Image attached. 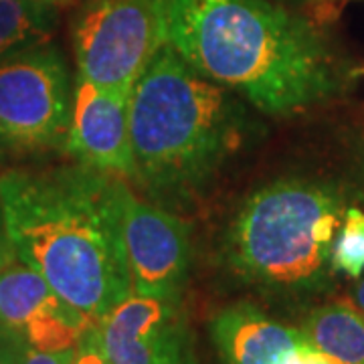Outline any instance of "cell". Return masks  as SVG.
I'll return each mask as SVG.
<instances>
[{
	"label": "cell",
	"mask_w": 364,
	"mask_h": 364,
	"mask_svg": "<svg viewBox=\"0 0 364 364\" xmlns=\"http://www.w3.org/2000/svg\"><path fill=\"white\" fill-rule=\"evenodd\" d=\"M43 2H51V4H57V2H63V0H43Z\"/></svg>",
	"instance_id": "21"
},
{
	"label": "cell",
	"mask_w": 364,
	"mask_h": 364,
	"mask_svg": "<svg viewBox=\"0 0 364 364\" xmlns=\"http://www.w3.org/2000/svg\"><path fill=\"white\" fill-rule=\"evenodd\" d=\"M97 334L112 364H182L184 348L178 299L132 291L102 318Z\"/></svg>",
	"instance_id": "8"
},
{
	"label": "cell",
	"mask_w": 364,
	"mask_h": 364,
	"mask_svg": "<svg viewBox=\"0 0 364 364\" xmlns=\"http://www.w3.org/2000/svg\"><path fill=\"white\" fill-rule=\"evenodd\" d=\"M136 178L156 193L203 182L237 148L243 109L170 45L136 81L128 102Z\"/></svg>",
	"instance_id": "3"
},
{
	"label": "cell",
	"mask_w": 364,
	"mask_h": 364,
	"mask_svg": "<svg viewBox=\"0 0 364 364\" xmlns=\"http://www.w3.org/2000/svg\"><path fill=\"white\" fill-rule=\"evenodd\" d=\"M0 207L16 257L91 324L132 291L119 182L85 166L0 176Z\"/></svg>",
	"instance_id": "1"
},
{
	"label": "cell",
	"mask_w": 364,
	"mask_h": 364,
	"mask_svg": "<svg viewBox=\"0 0 364 364\" xmlns=\"http://www.w3.org/2000/svg\"><path fill=\"white\" fill-rule=\"evenodd\" d=\"M53 6L43 0H0V59L45 45L55 26Z\"/></svg>",
	"instance_id": "13"
},
{
	"label": "cell",
	"mask_w": 364,
	"mask_h": 364,
	"mask_svg": "<svg viewBox=\"0 0 364 364\" xmlns=\"http://www.w3.org/2000/svg\"><path fill=\"white\" fill-rule=\"evenodd\" d=\"M277 364H330L318 350H314L312 346L301 340L298 346H294L291 350H287Z\"/></svg>",
	"instance_id": "16"
},
{
	"label": "cell",
	"mask_w": 364,
	"mask_h": 364,
	"mask_svg": "<svg viewBox=\"0 0 364 364\" xmlns=\"http://www.w3.org/2000/svg\"><path fill=\"white\" fill-rule=\"evenodd\" d=\"M73 364H112L102 348L97 326H91L90 330L81 336L79 344L73 350Z\"/></svg>",
	"instance_id": "15"
},
{
	"label": "cell",
	"mask_w": 364,
	"mask_h": 364,
	"mask_svg": "<svg viewBox=\"0 0 364 364\" xmlns=\"http://www.w3.org/2000/svg\"><path fill=\"white\" fill-rule=\"evenodd\" d=\"M69 308L41 273L18 257L0 275V326L23 342L37 338Z\"/></svg>",
	"instance_id": "11"
},
{
	"label": "cell",
	"mask_w": 364,
	"mask_h": 364,
	"mask_svg": "<svg viewBox=\"0 0 364 364\" xmlns=\"http://www.w3.org/2000/svg\"><path fill=\"white\" fill-rule=\"evenodd\" d=\"M350 301L354 304V306H358V308L364 312V273L358 277V279H356V284H354V287H352Z\"/></svg>",
	"instance_id": "20"
},
{
	"label": "cell",
	"mask_w": 364,
	"mask_h": 364,
	"mask_svg": "<svg viewBox=\"0 0 364 364\" xmlns=\"http://www.w3.org/2000/svg\"><path fill=\"white\" fill-rule=\"evenodd\" d=\"M342 200L326 186L277 181L243 203L227 237V259L253 286L284 294L328 284Z\"/></svg>",
	"instance_id": "4"
},
{
	"label": "cell",
	"mask_w": 364,
	"mask_h": 364,
	"mask_svg": "<svg viewBox=\"0 0 364 364\" xmlns=\"http://www.w3.org/2000/svg\"><path fill=\"white\" fill-rule=\"evenodd\" d=\"M4 332H6V330H4V328H2V326H0V336H2V334H4Z\"/></svg>",
	"instance_id": "22"
},
{
	"label": "cell",
	"mask_w": 364,
	"mask_h": 364,
	"mask_svg": "<svg viewBox=\"0 0 364 364\" xmlns=\"http://www.w3.org/2000/svg\"><path fill=\"white\" fill-rule=\"evenodd\" d=\"M182 364H191V363H182Z\"/></svg>",
	"instance_id": "23"
},
{
	"label": "cell",
	"mask_w": 364,
	"mask_h": 364,
	"mask_svg": "<svg viewBox=\"0 0 364 364\" xmlns=\"http://www.w3.org/2000/svg\"><path fill=\"white\" fill-rule=\"evenodd\" d=\"M128 102L130 95L102 90L77 77L65 150L81 166L104 174L136 176Z\"/></svg>",
	"instance_id": "9"
},
{
	"label": "cell",
	"mask_w": 364,
	"mask_h": 364,
	"mask_svg": "<svg viewBox=\"0 0 364 364\" xmlns=\"http://www.w3.org/2000/svg\"><path fill=\"white\" fill-rule=\"evenodd\" d=\"M122 239L136 294L178 299L191 267L186 225L162 208L138 200L119 184Z\"/></svg>",
	"instance_id": "7"
},
{
	"label": "cell",
	"mask_w": 364,
	"mask_h": 364,
	"mask_svg": "<svg viewBox=\"0 0 364 364\" xmlns=\"http://www.w3.org/2000/svg\"><path fill=\"white\" fill-rule=\"evenodd\" d=\"M332 269L358 279L364 273V210L348 208L332 245Z\"/></svg>",
	"instance_id": "14"
},
{
	"label": "cell",
	"mask_w": 364,
	"mask_h": 364,
	"mask_svg": "<svg viewBox=\"0 0 364 364\" xmlns=\"http://www.w3.org/2000/svg\"><path fill=\"white\" fill-rule=\"evenodd\" d=\"M26 344L18 336L4 332L0 336V364H21Z\"/></svg>",
	"instance_id": "18"
},
{
	"label": "cell",
	"mask_w": 364,
	"mask_h": 364,
	"mask_svg": "<svg viewBox=\"0 0 364 364\" xmlns=\"http://www.w3.org/2000/svg\"><path fill=\"white\" fill-rule=\"evenodd\" d=\"M210 338L225 364H277L287 350L304 340L299 328L275 322L247 301L215 314Z\"/></svg>",
	"instance_id": "10"
},
{
	"label": "cell",
	"mask_w": 364,
	"mask_h": 364,
	"mask_svg": "<svg viewBox=\"0 0 364 364\" xmlns=\"http://www.w3.org/2000/svg\"><path fill=\"white\" fill-rule=\"evenodd\" d=\"M16 257L13 241L6 231V223H4V215H2V207H0V275L9 267V263Z\"/></svg>",
	"instance_id": "19"
},
{
	"label": "cell",
	"mask_w": 364,
	"mask_h": 364,
	"mask_svg": "<svg viewBox=\"0 0 364 364\" xmlns=\"http://www.w3.org/2000/svg\"><path fill=\"white\" fill-rule=\"evenodd\" d=\"M168 45L196 73L272 116L301 112L336 87L322 37L267 0H170Z\"/></svg>",
	"instance_id": "2"
},
{
	"label": "cell",
	"mask_w": 364,
	"mask_h": 364,
	"mask_svg": "<svg viewBox=\"0 0 364 364\" xmlns=\"http://www.w3.org/2000/svg\"><path fill=\"white\" fill-rule=\"evenodd\" d=\"M67 65L51 45H37L0 59V144L35 152L59 146L71 119Z\"/></svg>",
	"instance_id": "6"
},
{
	"label": "cell",
	"mask_w": 364,
	"mask_h": 364,
	"mask_svg": "<svg viewBox=\"0 0 364 364\" xmlns=\"http://www.w3.org/2000/svg\"><path fill=\"white\" fill-rule=\"evenodd\" d=\"M170 0H90L73 23L77 77L130 95L168 45Z\"/></svg>",
	"instance_id": "5"
},
{
	"label": "cell",
	"mask_w": 364,
	"mask_h": 364,
	"mask_svg": "<svg viewBox=\"0 0 364 364\" xmlns=\"http://www.w3.org/2000/svg\"><path fill=\"white\" fill-rule=\"evenodd\" d=\"M21 364H73V350L45 352L26 346Z\"/></svg>",
	"instance_id": "17"
},
{
	"label": "cell",
	"mask_w": 364,
	"mask_h": 364,
	"mask_svg": "<svg viewBox=\"0 0 364 364\" xmlns=\"http://www.w3.org/2000/svg\"><path fill=\"white\" fill-rule=\"evenodd\" d=\"M299 332L330 364H364V312L350 299L314 308Z\"/></svg>",
	"instance_id": "12"
}]
</instances>
